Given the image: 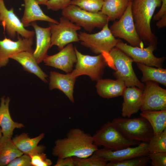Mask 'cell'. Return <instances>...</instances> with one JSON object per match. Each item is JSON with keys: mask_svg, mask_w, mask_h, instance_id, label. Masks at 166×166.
<instances>
[{"mask_svg": "<svg viewBox=\"0 0 166 166\" xmlns=\"http://www.w3.org/2000/svg\"><path fill=\"white\" fill-rule=\"evenodd\" d=\"M54 144L52 154L58 158H85L98 149V146L93 143L92 136L78 128L70 129L65 137L56 140Z\"/></svg>", "mask_w": 166, "mask_h": 166, "instance_id": "1", "label": "cell"}, {"mask_svg": "<svg viewBox=\"0 0 166 166\" xmlns=\"http://www.w3.org/2000/svg\"><path fill=\"white\" fill-rule=\"evenodd\" d=\"M161 4V0H132L131 12L135 28L147 46L157 45L158 38L152 31L151 21L156 8Z\"/></svg>", "mask_w": 166, "mask_h": 166, "instance_id": "2", "label": "cell"}, {"mask_svg": "<svg viewBox=\"0 0 166 166\" xmlns=\"http://www.w3.org/2000/svg\"><path fill=\"white\" fill-rule=\"evenodd\" d=\"M111 122L127 138L148 143L154 135L153 130L148 122L139 117H117Z\"/></svg>", "mask_w": 166, "mask_h": 166, "instance_id": "3", "label": "cell"}, {"mask_svg": "<svg viewBox=\"0 0 166 166\" xmlns=\"http://www.w3.org/2000/svg\"><path fill=\"white\" fill-rule=\"evenodd\" d=\"M113 69V76L123 82L126 87L136 86L143 90L144 84L137 77L133 70L132 59L118 48H113L109 53Z\"/></svg>", "mask_w": 166, "mask_h": 166, "instance_id": "4", "label": "cell"}, {"mask_svg": "<svg viewBox=\"0 0 166 166\" xmlns=\"http://www.w3.org/2000/svg\"><path fill=\"white\" fill-rule=\"evenodd\" d=\"M107 24L99 32L93 34L81 32L78 34L81 44L96 54H102L111 61L109 53L121 40L112 35Z\"/></svg>", "mask_w": 166, "mask_h": 166, "instance_id": "5", "label": "cell"}, {"mask_svg": "<svg viewBox=\"0 0 166 166\" xmlns=\"http://www.w3.org/2000/svg\"><path fill=\"white\" fill-rule=\"evenodd\" d=\"M77 61L75 68L69 73L75 78L82 75L89 76L93 81H97L101 79L105 67L110 66V62L103 54L96 56L84 55L74 47Z\"/></svg>", "mask_w": 166, "mask_h": 166, "instance_id": "6", "label": "cell"}, {"mask_svg": "<svg viewBox=\"0 0 166 166\" xmlns=\"http://www.w3.org/2000/svg\"><path fill=\"white\" fill-rule=\"evenodd\" d=\"M61 15L89 33L96 28L102 29L109 21L108 17L100 11L92 12L72 4L62 10Z\"/></svg>", "mask_w": 166, "mask_h": 166, "instance_id": "7", "label": "cell"}, {"mask_svg": "<svg viewBox=\"0 0 166 166\" xmlns=\"http://www.w3.org/2000/svg\"><path fill=\"white\" fill-rule=\"evenodd\" d=\"M92 137L95 144L113 150L138 145L140 143L126 138L110 121L104 124Z\"/></svg>", "mask_w": 166, "mask_h": 166, "instance_id": "8", "label": "cell"}, {"mask_svg": "<svg viewBox=\"0 0 166 166\" xmlns=\"http://www.w3.org/2000/svg\"><path fill=\"white\" fill-rule=\"evenodd\" d=\"M132 0H130L123 14L115 21L109 27L115 37L123 39L134 47L143 48V43L139 37L135 26L131 12Z\"/></svg>", "mask_w": 166, "mask_h": 166, "instance_id": "9", "label": "cell"}, {"mask_svg": "<svg viewBox=\"0 0 166 166\" xmlns=\"http://www.w3.org/2000/svg\"><path fill=\"white\" fill-rule=\"evenodd\" d=\"M51 32V46L61 50L69 44L80 42L77 31L81 27L62 16L58 23H49Z\"/></svg>", "mask_w": 166, "mask_h": 166, "instance_id": "10", "label": "cell"}, {"mask_svg": "<svg viewBox=\"0 0 166 166\" xmlns=\"http://www.w3.org/2000/svg\"><path fill=\"white\" fill-rule=\"evenodd\" d=\"M116 47L131 58L134 62L149 66L162 68L166 59L164 57H157L153 54V52L156 49L157 45H151L145 48H140L128 45L121 41Z\"/></svg>", "mask_w": 166, "mask_h": 166, "instance_id": "11", "label": "cell"}, {"mask_svg": "<svg viewBox=\"0 0 166 166\" xmlns=\"http://www.w3.org/2000/svg\"><path fill=\"white\" fill-rule=\"evenodd\" d=\"M0 23L4 31L12 39H14L16 34L23 38H33L35 32L25 28L21 20L15 14L13 8L8 10L3 0H0Z\"/></svg>", "mask_w": 166, "mask_h": 166, "instance_id": "12", "label": "cell"}, {"mask_svg": "<svg viewBox=\"0 0 166 166\" xmlns=\"http://www.w3.org/2000/svg\"><path fill=\"white\" fill-rule=\"evenodd\" d=\"M145 83L140 110H166V90L153 81Z\"/></svg>", "mask_w": 166, "mask_h": 166, "instance_id": "13", "label": "cell"}, {"mask_svg": "<svg viewBox=\"0 0 166 166\" xmlns=\"http://www.w3.org/2000/svg\"><path fill=\"white\" fill-rule=\"evenodd\" d=\"M148 145V143L141 142L135 147H128L116 150L104 148L98 149L94 153L108 162H119L137 156L148 155L149 153Z\"/></svg>", "mask_w": 166, "mask_h": 166, "instance_id": "14", "label": "cell"}, {"mask_svg": "<svg viewBox=\"0 0 166 166\" xmlns=\"http://www.w3.org/2000/svg\"><path fill=\"white\" fill-rule=\"evenodd\" d=\"M33 44V38H26L18 36L16 41L6 38L0 40V68L5 66L11 57L14 54L23 51L34 52Z\"/></svg>", "mask_w": 166, "mask_h": 166, "instance_id": "15", "label": "cell"}, {"mask_svg": "<svg viewBox=\"0 0 166 166\" xmlns=\"http://www.w3.org/2000/svg\"><path fill=\"white\" fill-rule=\"evenodd\" d=\"M43 61L46 65L59 69L67 73H70L77 61L74 47L72 43L69 44L58 53L48 55Z\"/></svg>", "mask_w": 166, "mask_h": 166, "instance_id": "16", "label": "cell"}, {"mask_svg": "<svg viewBox=\"0 0 166 166\" xmlns=\"http://www.w3.org/2000/svg\"><path fill=\"white\" fill-rule=\"evenodd\" d=\"M143 95V90L136 86L126 87L122 96L121 115L124 117L130 118L140 110Z\"/></svg>", "mask_w": 166, "mask_h": 166, "instance_id": "17", "label": "cell"}, {"mask_svg": "<svg viewBox=\"0 0 166 166\" xmlns=\"http://www.w3.org/2000/svg\"><path fill=\"white\" fill-rule=\"evenodd\" d=\"M34 28L36 38L35 49L34 55L38 64L43 61L48 56L47 52L51 46V32L50 28H44L39 26L36 22L30 25Z\"/></svg>", "mask_w": 166, "mask_h": 166, "instance_id": "18", "label": "cell"}, {"mask_svg": "<svg viewBox=\"0 0 166 166\" xmlns=\"http://www.w3.org/2000/svg\"><path fill=\"white\" fill-rule=\"evenodd\" d=\"M45 136L42 133L38 136L31 138L28 133L23 132L19 135H16L12 140L16 148L24 154L30 156L34 154L43 152L46 149L44 145L38 144Z\"/></svg>", "mask_w": 166, "mask_h": 166, "instance_id": "19", "label": "cell"}, {"mask_svg": "<svg viewBox=\"0 0 166 166\" xmlns=\"http://www.w3.org/2000/svg\"><path fill=\"white\" fill-rule=\"evenodd\" d=\"M49 78L50 89H57L61 91L73 103V89L76 78L70 73L64 74L54 71L50 72Z\"/></svg>", "mask_w": 166, "mask_h": 166, "instance_id": "20", "label": "cell"}, {"mask_svg": "<svg viewBox=\"0 0 166 166\" xmlns=\"http://www.w3.org/2000/svg\"><path fill=\"white\" fill-rule=\"evenodd\" d=\"M10 98L3 96L1 98L0 103V127L2 136L11 138L15 128L21 129L24 127L22 123L14 121L12 119L9 111Z\"/></svg>", "mask_w": 166, "mask_h": 166, "instance_id": "21", "label": "cell"}, {"mask_svg": "<svg viewBox=\"0 0 166 166\" xmlns=\"http://www.w3.org/2000/svg\"><path fill=\"white\" fill-rule=\"evenodd\" d=\"M25 9L21 21L25 27L38 20L45 21L49 23H58L59 22L46 15L39 4L35 0H24Z\"/></svg>", "mask_w": 166, "mask_h": 166, "instance_id": "22", "label": "cell"}, {"mask_svg": "<svg viewBox=\"0 0 166 166\" xmlns=\"http://www.w3.org/2000/svg\"><path fill=\"white\" fill-rule=\"evenodd\" d=\"M95 86L99 95L108 99L122 96L126 87L124 83L121 81L102 78L97 81Z\"/></svg>", "mask_w": 166, "mask_h": 166, "instance_id": "23", "label": "cell"}, {"mask_svg": "<svg viewBox=\"0 0 166 166\" xmlns=\"http://www.w3.org/2000/svg\"><path fill=\"white\" fill-rule=\"evenodd\" d=\"M34 52L23 51L12 56L10 58L19 62L26 71L33 73L45 82H47V75L38 65Z\"/></svg>", "mask_w": 166, "mask_h": 166, "instance_id": "24", "label": "cell"}, {"mask_svg": "<svg viewBox=\"0 0 166 166\" xmlns=\"http://www.w3.org/2000/svg\"><path fill=\"white\" fill-rule=\"evenodd\" d=\"M130 0H104L100 11L109 21L118 20L124 13Z\"/></svg>", "mask_w": 166, "mask_h": 166, "instance_id": "25", "label": "cell"}, {"mask_svg": "<svg viewBox=\"0 0 166 166\" xmlns=\"http://www.w3.org/2000/svg\"><path fill=\"white\" fill-rule=\"evenodd\" d=\"M23 153L14 144L11 138L2 136L0 141V166H7Z\"/></svg>", "mask_w": 166, "mask_h": 166, "instance_id": "26", "label": "cell"}, {"mask_svg": "<svg viewBox=\"0 0 166 166\" xmlns=\"http://www.w3.org/2000/svg\"><path fill=\"white\" fill-rule=\"evenodd\" d=\"M136 65L142 73L141 82L153 81L166 86V69L155 68L139 63H136Z\"/></svg>", "mask_w": 166, "mask_h": 166, "instance_id": "27", "label": "cell"}, {"mask_svg": "<svg viewBox=\"0 0 166 166\" xmlns=\"http://www.w3.org/2000/svg\"><path fill=\"white\" fill-rule=\"evenodd\" d=\"M140 115L149 123L154 135L160 133L166 128V110L143 111Z\"/></svg>", "mask_w": 166, "mask_h": 166, "instance_id": "28", "label": "cell"}, {"mask_svg": "<svg viewBox=\"0 0 166 166\" xmlns=\"http://www.w3.org/2000/svg\"><path fill=\"white\" fill-rule=\"evenodd\" d=\"M148 149L149 153L166 152V128L153 135L148 143Z\"/></svg>", "mask_w": 166, "mask_h": 166, "instance_id": "29", "label": "cell"}, {"mask_svg": "<svg viewBox=\"0 0 166 166\" xmlns=\"http://www.w3.org/2000/svg\"><path fill=\"white\" fill-rule=\"evenodd\" d=\"M75 166H106L108 162L93 153L85 158L73 157Z\"/></svg>", "mask_w": 166, "mask_h": 166, "instance_id": "30", "label": "cell"}, {"mask_svg": "<svg viewBox=\"0 0 166 166\" xmlns=\"http://www.w3.org/2000/svg\"><path fill=\"white\" fill-rule=\"evenodd\" d=\"M104 0H72L70 4L78 6L89 12L97 13L101 10Z\"/></svg>", "mask_w": 166, "mask_h": 166, "instance_id": "31", "label": "cell"}, {"mask_svg": "<svg viewBox=\"0 0 166 166\" xmlns=\"http://www.w3.org/2000/svg\"><path fill=\"white\" fill-rule=\"evenodd\" d=\"M150 162L148 155L137 156L123 161L108 162L106 166H145Z\"/></svg>", "mask_w": 166, "mask_h": 166, "instance_id": "32", "label": "cell"}, {"mask_svg": "<svg viewBox=\"0 0 166 166\" xmlns=\"http://www.w3.org/2000/svg\"><path fill=\"white\" fill-rule=\"evenodd\" d=\"M30 156L32 166H50L52 164L51 160L43 152L34 154Z\"/></svg>", "mask_w": 166, "mask_h": 166, "instance_id": "33", "label": "cell"}, {"mask_svg": "<svg viewBox=\"0 0 166 166\" xmlns=\"http://www.w3.org/2000/svg\"><path fill=\"white\" fill-rule=\"evenodd\" d=\"M72 0H49L45 3L47 9L53 11L62 10L69 5Z\"/></svg>", "mask_w": 166, "mask_h": 166, "instance_id": "34", "label": "cell"}, {"mask_svg": "<svg viewBox=\"0 0 166 166\" xmlns=\"http://www.w3.org/2000/svg\"><path fill=\"white\" fill-rule=\"evenodd\" d=\"M148 156L152 166H166V152L149 153Z\"/></svg>", "mask_w": 166, "mask_h": 166, "instance_id": "35", "label": "cell"}, {"mask_svg": "<svg viewBox=\"0 0 166 166\" xmlns=\"http://www.w3.org/2000/svg\"><path fill=\"white\" fill-rule=\"evenodd\" d=\"M7 166H32L31 158L27 155L23 154L11 161Z\"/></svg>", "mask_w": 166, "mask_h": 166, "instance_id": "36", "label": "cell"}, {"mask_svg": "<svg viewBox=\"0 0 166 166\" xmlns=\"http://www.w3.org/2000/svg\"><path fill=\"white\" fill-rule=\"evenodd\" d=\"M54 166H75L73 157L58 158Z\"/></svg>", "mask_w": 166, "mask_h": 166, "instance_id": "37", "label": "cell"}, {"mask_svg": "<svg viewBox=\"0 0 166 166\" xmlns=\"http://www.w3.org/2000/svg\"><path fill=\"white\" fill-rule=\"evenodd\" d=\"M161 4L160 10L153 16L155 21H158L164 15L166 14V0H161Z\"/></svg>", "mask_w": 166, "mask_h": 166, "instance_id": "38", "label": "cell"}, {"mask_svg": "<svg viewBox=\"0 0 166 166\" xmlns=\"http://www.w3.org/2000/svg\"><path fill=\"white\" fill-rule=\"evenodd\" d=\"M156 25L158 29L164 28L166 26V14L164 15L158 20Z\"/></svg>", "mask_w": 166, "mask_h": 166, "instance_id": "39", "label": "cell"}, {"mask_svg": "<svg viewBox=\"0 0 166 166\" xmlns=\"http://www.w3.org/2000/svg\"><path fill=\"white\" fill-rule=\"evenodd\" d=\"M39 5H45L49 0H35Z\"/></svg>", "mask_w": 166, "mask_h": 166, "instance_id": "40", "label": "cell"}, {"mask_svg": "<svg viewBox=\"0 0 166 166\" xmlns=\"http://www.w3.org/2000/svg\"><path fill=\"white\" fill-rule=\"evenodd\" d=\"M2 133L1 132V128L0 127V141L2 136Z\"/></svg>", "mask_w": 166, "mask_h": 166, "instance_id": "41", "label": "cell"}]
</instances>
